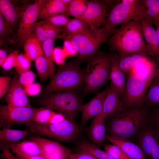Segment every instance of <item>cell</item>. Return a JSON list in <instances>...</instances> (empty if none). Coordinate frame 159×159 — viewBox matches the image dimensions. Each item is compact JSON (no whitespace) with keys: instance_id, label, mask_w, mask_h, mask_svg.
Instances as JSON below:
<instances>
[{"instance_id":"cell-1","label":"cell","mask_w":159,"mask_h":159,"mask_svg":"<svg viewBox=\"0 0 159 159\" xmlns=\"http://www.w3.org/2000/svg\"><path fill=\"white\" fill-rule=\"evenodd\" d=\"M157 68L148 57L137 62L128 72V77L122 97L124 106L138 107L144 101L145 96L154 79Z\"/></svg>"},{"instance_id":"cell-2","label":"cell","mask_w":159,"mask_h":159,"mask_svg":"<svg viewBox=\"0 0 159 159\" xmlns=\"http://www.w3.org/2000/svg\"><path fill=\"white\" fill-rule=\"evenodd\" d=\"M109 41L119 57L138 53L149 54L142 35L140 20H132L122 24L109 37Z\"/></svg>"},{"instance_id":"cell-3","label":"cell","mask_w":159,"mask_h":159,"mask_svg":"<svg viewBox=\"0 0 159 159\" xmlns=\"http://www.w3.org/2000/svg\"><path fill=\"white\" fill-rule=\"evenodd\" d=\"M106 135L127 138L135 136L144 122L145 113L138 107L123 109L111 117Z\"/></svg>"},{"instance_id":"cell-4","label":"cell","mask_w":159,"mask_h":159,"mask_svg":"<svg viewBox=\"0 0 159 159\" xmlns=\"http://www.w3.org/2000/svg\"><path fill=\"white\" fill-rule=\"evenodd\" d=\"M117 29L115 28L106 31L102 27H90L88 30L80 34L72 36L64 35L63 39L71 41L76 50L79 59L90 60L98 53L100 45Z\"/></svg>"},{"instance_id":"cell-5","label":"cell","mask_w":159,"mask_h":159,"mask_svg":"<svg viewBox=\"0 0 159 159\" xmlns=\"http://www.w3.org/2000/svg\"><path fill=\"white\" fill-rule=\"evenodd\" d=\"M84 73L77 62L60 65L50 82L44 88L47 94L78 89L84 84Z\"/></svg>"},{"instance_id":"cell-6","label":"cell","mask_w":159,"mask_h":159,"mask_svg":"<svg viewBox=\"0 0 159 159\" xmlns=\"http://www.w3.org/2000/svg\"><path fill=\"white\" fill-rule=\"evenodd\" d=\"M74 118L69 117L62 122L47 124H37L31 121L26 126L31 132L39 136H44L59 143L69 142L76 140L80 132Z\"/></svg>"},{"instance_id":"cell-7","label":"cell","mask_w":159,"mask_h":159,"mask_svg":"<svg viewBox=\"0 0 159 159\" xmlns=\"http://www.w3.org/2000/svg\"><path fill=\"white\" fill-rule=\"evenodd\" d=\"M148 17L147 9L139 0H123L107 14L106 24L102 27L105 31L112 30L118 25L132 20L141 21Z\"/></svg>"},{"instance_id":"cell-8","label":"cell","mask_w":159,"mask_h":159,"mask_svg":"<svg viewBox=\"0 0 159 159\" xmlns=\"http://www.w3.org/2000/svg\"><path fill=\"white\" fill-rule=\"evenodd\" d=\"M110 65V56L101 52L89 61L84 71L85 93L97 90L109 79Z\"/></svg>"},{"instance_id":"cell-9","label":"cell","mask_w":159,"mask_h":159,"mask_svg":"<svg viewBox=\"0 0 159 159\" xmlns=\"http://www.w3.org/2000/svg\"><path fill=\"white\" fill-rule=\"evenodd\" d=\"M39 101L42 107L56 110L66 117H75L81 112L82 105L78 95L72 90L47 94Z\"/></svg>"},{"instance_id":"cell-10","label":"cell","mask_w":159,"mask_h":159,"mask_svg":"<svg viewBox=\"0 0 159 159\" xmlns=\"http://www.w3.org/2000/svg\"><path fill=\"white\" fill-rule=\"evenodd\" d=\"M36 108L31 106L13 107L1 105L0 107V127L11 128L13 126L26 125L32 121Z\"/></svg>"},{"instance_id":"cell-11","label":"cell","mask_w":159,"mask_h":159,"mask_svg":"<svg viewBox=\"0 0 159 159\" xmlns=\"http://www.w3.org/2000/svg\"><path fill=\"white\" fill-rule=\"evenodd\" d=\"M45 1L38 0L29 4L21 14L17 34L18 46H23L33 32L40 9Z\"/></svg>"},{"instance_id":"cell-12","label":"cell","mask_w":159,"mask_h":159,"mask_svg":"<svg viewBox=\"0 0 159 159\" xmlns=\"http://www.w3.org/2000/svg\"><path fill=\"white\" fill-rule=\"evenodd\" d=\"M137 145L147 159H159V132L151 125L140 133Z\"/></svg>"},{"instance_id":"cell-13","label":"cell","mask_w":159,"mask_h":159,"mask_svg":"<svg viewBox=\"0 0 159 159\" xmlns=\"http://www.w3.org/2000/svg\"><path fill=\"white\" fill-rule=\"evenodd\" d=\"M29 139L39 145L47 159H68L72 153L70 148L51 139L38 136H32Z\"/></svg>"},{"instance_id":"cell-14","label":"cell","mask_w":159,"mask_h":159,"mask_svg":"<svg viewBox=\"0 0 159 159\" xmlns=\"http://www.w3.org/2000/svg\"><path fill=\"white\" fill-rule=\"evenodd\" d=\"M107 15V6L105 3L91 0L89 1L86 11L79 19L90 27H100L106 24Z\"/></svg>"},{"instance_id":"cell-15","label":"cell","mask_w":159,"mask_h":159,"mask_svg":"<svg viewBox=\"0 0 159 159\" xmlns=\"http://www.w3.org/2000/svg\"><path fill=\"white\" fill-rule=\"evenodd\" d=\"M124 106L120 94L110 83L104 101L101 114L105 120L122 111L124 109Z\"/></svg>"},{"instance_id":"cell-16","label":"cell","mask_w":159,"mask_h":159,"mask_svg":"<svg viewBox=\"0 0 159 159\" xmlns=\"http://www.w3.org/2000/svg\"><path fill=\"white\" fill-rule=\"evenodd\" d=\"M108 88L98 94L89 101L82 105L81 122L85 125L90 119L94 118L102 112L104 101Z\"/></svg>"},{"instance_id":"cell-17","label":"cell","mask_w":159,"mask_h":159,"mask_svg":"<svg viewBox=\"0 0 159 159\" xmlns=\"http://www.w3.org/2000/svg\"><path fill=\"white\" fill-rule=\"evenodd\" d=\"M153 18L149 17L140 21L142 33L146 44L149 54L159 56V45Z\"/></svg>"},{"instance_id":"cell-18","label":"cell","mask_w":159,"mask_h":159,"mask_svg":"<svg viewBox=\"0 0 159 159\" xmlns=\"http://www.w3.org/2000/svg\"><path fill=\"white\" fill-rule=\"evenodd\" d=\"M7 105L13 107L31 106L27 95L18 79L12 80L10 88L5 94Z\"/></svg>"},{"instance_id":"cell-19","label":"cell","mask_w":159,"mask_h":159,"mask_svg":"<svg viewBox=\"0 0 159 159\" xmlns=\"http://www.w3.org/2000/svg\"><path fill=\"white\" fill-rule=\"evenodd\" d=\"M110 60L109 79L110 83L118 91L122 98L124 93L126 81L125 73L119 66L118 55L110 56Z\"/></svg>"},{"instance_id":"cell-20","label":"cell","mask_w":159,"mask_h":159,"mask_svg":"<svg viewBox=\"0 0 159 159\" xmlns=\"http://www.w3.org/2000/svg\"><path fill=\"white\" fill-rule=\"evenodd\" d=\"M105 138L119 147L131 159H147L140 147L128 139L106 135Z\"/></svg>"},{"instance_id":"cell-21","label":"cell","mask_w":159,"mask_h":159,"mask_svg":"<svg viewBox=\"0 0 159 159\" xmlns=\"http://www.w3.org/2000/svg\"><path fill=\"white\" fill-rule=\"evenodd\" d=\"M105 119L101 113L93 118L89 127L88 135L91 142L99 146L105 138Z\"/></svg>"},{"instance_id":"cell-22","label":"cell","mask_w":159,"mask_h":159,"mask_svg":"<svg viewBox=\"0 0 159 159\" xmlns=\"http://www.w3.org/2000/svg\"><path fill=\"white\" fill-rule=\"evenodd\" d=\"M66 118L61 113L55 112L49 108L42 107L36 108L32 121L38 124H50L62 122Z\"/></svg>"},{"instance_id":"cell-23","label":"cell","mask_w":159,"mask_h":159,"mask_svg":"<svg viewBox=\"0 0 159 159\" xmlns=\"http://www.w3.org/2000/svg\"><path fill=\"white\" fill-rule=\"evenodd\" d=\"M6 146L12 152H17L29 155L44 157L39 145L35 142L30 139L21 142L9 144Z\"/></svg>"},{"instance_id":"cell-24","label":"cell","mask_w":159,"mask_h":159,"mask_svg":"<svg viewBox=\"0 0 159 159\" xmlns=\"http://www.w3.org/2000/svg\"><path fill=\"white\" fill-rule=\"evenodd\" d=\"M67 6L61 0H45L40 9L38 19H43L54 14L66 13Z\"/></svg>"},{"instance_id":"cell-25","label":"cell","mask_w":159,"mask_h":159,"mask_svg":"<svg viewBox=\"0 0 159 159\" xmlns=\"http://www.w3.org/2000/svg\"><path fill=\"white\" fill-rule=\"evenodd\" d=\"M0 13L12 29L17 24L21 14L11 2L8 0H0Z\"/></svg>"},{"instance_id":"cell-26","label":"cell","mask_w":159,"mask_h":159,"mask_svg":"<svg viewBox=\"0 0 159 159\" xmlns=\"http://www.w3.org/2000/svg\"><path fill=\"white\" fill-rule=\"evenodd\" d=\"M77 152L86 153L97 159H115L105 151L91 141L83 140L79 142L76 146Z\"/></svg>"},{"instance_id":"cell-27","label":"cell","mask_w":159,"mask_h":159,"mask_svg":"<svg viewBox=\"0 0 159 159\" xmlns=\"http://www.w3.org/2000/svg\"><path fill=\"white\" fill-rule=\"evenodd\" d=\"M41 42L33 32L24 43L25 54L31 61L35 60L38 56L44 54Z\"/></svg>"},{"instance_id":"cell-28","label":"cell","mask_w":159,"mask_h":159,"mask_svg":"<svg viewBox=\"0 0 159 159\" xmlns=\"http://www.w3.org/2000/svg\"><path fill=\"white\" fill-rule=\"evenodd\" d=\"M29 134L27 131L11 128H2L0 130V148L10 143L19 142Z\"/></svg>"},{"instance_id":"cell-29","label":"cell","mask_w":159,"mask_h":159,"mask_svg":"<svg viewBox=\"0 0 159 159\" xmlns=\"http://www.w3.org/2000/svg\"><path fill=\"white\" fill-rule=\"evenodd\" d=\"M34 61L40 80L45 82L48 78L52 80L55 75V71L52 69L44 54L37 57Z\"/></svg>"},{"instance_id":"cell-30","label":"cell","mask_w":159,"mask_h":159,"mask_svg":"<svg viewBox=\"0 0 159 159\" xmlns=\"http://www.w3.org/2000/svg\"><path fill=\"white\" fill-rule=\"evenodd\" d=\"M90 28L82 20L75 18L71 19L63 27V30L67 34V36H72L82 33Z\"/></svg>"},{"instance_id":"cell-31","label":"cell","mask_w":159,"mask_h":159,"mask_svg":"<svg viewBox=\"0 0 159 159\" xmlns=\"http://www.w3.org/2000/svg\"><path fill=\"white\" fill-rule=\"evenodd\" d=\"M147 54L138 53L121 57H119V65L125 73H127L138 62L146 57Z\"/></svg>"},{"instance_id":"cell-32","label":"cell","mask_w":159,"mask_h":159,"mask_svg":"<svg viewBox=\"0 0 159 159\" xmlns=\"http://www.w3.org/2000/svg\"><path fill=\"white\" fill-rule=\"evenodd\" d=\"M89 3V1L86 0H72L68 6L65 14L80 19L86 11Z\"/></svg>"},{"instance_id":"cell-33","label":"cell","mask_w":159,"mask_h":159,"mask_svg":"<svg viewBox=\"0 0 159 159\" xmlns=\"http://www.w3.org/2000/svg\"><path fill=\"white\" fill-rule=\"evenodd\" d=\"M153 79L148 88L144 99L150 106L159 105V78Z\"/></svg>"},{"instance_id":"cell-34","label":"cell","mask_w":159,"mask_h":159,"mask_svg":"<svg viewBox=\"0 0 159 159\" xmlns=\"http://www.w3.org/2000/svg\"><path fill=\"white\" fill-rule=\"evenodd\" d=\"M71 19L65 13L58 14L42 19V23L57 27H63Z\"/></svg>"},{"instance_id":"cell-35","label":"cell","mask_w":159,"mask_h":159,"mask_svg":"<svg viewBox=\"0 0 159 159\" xmlns=\"http://www.w3.org/2000/svg\"><path fill=\"white\" fill-rule=\"evenodd\" d=\"M147 9L149 17L159 22V0H139Z\"/></svg>"},{"instance_id":"cell-36","label":"cell","mask_w":159,"mask_h":159,"mask_svg":"<svg viewBox=\"0 0 159 159\" xmlns=\"http://www.w3.org/2000/svg\"><path fill=\"white\" fill-rule=\"evenodd\" d=\"M31 60L25 54H19L14 67L20 74L29 70L31 67Z\"/></svg>"},{"instance_id":"cell-37","label":"cell","mask_w":159,"mask_h":159,"mask_svg":"<svg viewBox=\"0 0 159 159\" xmlns=\"http://www.w3.org/2000/svg\"><path fill=\"white\" fill-rule=\"evenodd\" d=\"M55 39H48L42 42L44 54L52 69L55 71L54 62L52 58V54L54 48Z\"/></svg>"},{"instance_id":"cell-38","label":"cell","mask_w":159,"mask_h":159,"mask_svg":"<svg viewBox=\"0 0 159 159\" xmlns=\"http://www.w3.org/2000/svg\"><path fill=\"white\" fill-rule=\"evenodd\" d=\"M105 151L115 159H131L118 146L114 145L105 144Z\"/></svg>"},{"instance_id":"cell-39","label":"cell","mask_w":159,"mask_h":159,"mask_svg":"<svg viewBox=\"0 0 159 159\" xmlns=\"http://www.w3.org/2000/svg\"><path fill=\"white\" fill-rule=\"evenodd\" d=\"M41 23L48 39H55L60 38L63 39L64 36L61 34L63 32V27H57Z\"/></svg>"},{"instance_id":"cell-40","label":"cell","mask_w":159,"mask_h":159,"mask_svg":"<svg viewBox=\"0 0 159 159\" xmlns=\"http://www.w3.org/2000/svg\"><path fill=\"white\" fill-rule=\"evenodd\" d=\"M12 29L8 24L3 16L0 13V42L14 34Z\"/></svg>"},{"instance_id":"cell-41","label":"cell","mask_w":159,"mask_h":159,"mask_svg":"<svg viewBox=\"0 0 159 159\" xmlns=\"http://www.w3.org/2000/svg\"><path fill=\"white\" fill-rule=\"evenodd\" d=\"M37 76L32 71L29 70L20 74L18 80L24 88L34 82Z\"/></svg>"},{"instance_id":"cell-42","label":"cell","mask_w":159,"mask_h":159,"mask_svg":"<svg viewBox=\"0 0 159 159\" xmlns=\"http://www.w3.org/2000/svg\"><path fill=\"white\" fill-rule=\"evenodd\" d=\"M66 57L63 48L54 47L52 54V58L56 64L60 65L64 64Z\"/></svg>"},{"instance_id":"cell-43","label":"cell","mask_w":159,"mask_h":159,"mask_svg":"<svg viewBox=\"0 0 159 159\" xmlns=\"http://www.w3.org/2000/svg\"><path fill=\"white\" fill-rule=\"evenodd\" d=\"M18 54V51L16 50L10 54L1 66L3 69L8 71L14 67Z\"/></svg>"},{"instance_id":"cell-44","label":"cell","mask_w":159,"mask_h":159,"mask_svg":"<svg viewBox=\"0 0 159 159\" xmlns=\"http://www.w3.org/2000/svg\"><path fill=\"white\" fill-rule=\"evenodd\" d=\"M12 81L10 77L1 76L0 77V98L5 95L10 86Z\"/></svg>"},{"instance_id":"cell-45","label":"cell","mask_w":159,"mask_h":159,"mask_svg":"<svg viewBox=\"0 0 159 159\" xmlns=\"http://www.w3.org/2000/svg\"><path fill=\"white\" fill-rule=\"evenodd\" d=\"M24 90L27 96H34L40 92L42 86L40 84L34 82L25 87Z\"/></svg>"},{"instance_id":"cell-46","label":"cell","mask_w":159,"mask_h":159,"mask_svg":"<svg viewBox=\"0 0 159 159\" xmlns=\"http://www.w3.org/2000/svg\"><path fill=\"white\" fill-rule=\"evenodd\" d=\"M63 49L67 57H72L77 54L76 49L71 41L68 39L64 40Z\"/></svg>"},{"instance_id":"cell-47","label":"cell","mask_w":159,"mask_h":159,"mask_svg":"<svg viewBox=\"0 0 159 159\" xmlns=\"http://www.w3.org/2000/svg\"><path fill=\"white\" fill-rule=\"evenodd\" d=\"M33 32L41 42L48 39L40 21L37 22Z\"/></svg>"},{"instance_id":"cell-48","label":"cell","mask_w":159,"mask_h":159,"mask_svg":"<svg viewBox=\"0 0 159 159\" xmlns=\"http://www.w3.org/2000/svg\"><path fill=\"white\" fill-rule=\"evenodd\" d=\"M150 120L151 125L159 132V106L153 111Z\"/></svg>"},{"instance_id":"cell-49","label":"cell","mask_w":159,"mask_h":159,"mask_svg":"<svg viewBox=\"0 0 159 159\" xmlns=\"http://www.w3.org/2000/svg\"><path fill=\"white\" fill-rule=\"evenodd\" d=\"M69 157L71 159H97L90 154L83 152L72 153Z\"/></svg>"},{"instance_id":"cell-50","label":"cell","mask_w":159,"mask_h":159,"mask_svg":"<svg viewBox=\"0 0 159 159\" xmlns=\"http://www.w3.org/2000/svg\"><path fill=\"white\" fill-rule=\"evenodd\" d=\"M0 148L2 150L1 156L3 158L5 159H19L16 156L13 155L12 152L7 146H3Z\"/></svg>"},{"instance_id":"cell-51","label":"cell","mask_w":159,"mask_h":159,"mask_svg":"<svg viewBox=\"0 0 159 159\" xmlns=\"http://www.w3.org/2000/svg\"><path fill=\"white\" fill-rule=\"evenodd\" d=\"M12 153L18 158L22 159H47L44 157L42 156H31L17 152H14Z\"/></svg>"},{"instance_id":"cell-52","label":"cell","mask_w":159,"mask_h":159,"mask_svg":"<svg viewBox=\"0 0 159 159\" xmlns=\"http://www.w3.org/2000/svg\"><path fill=\"white\" fill-rule=\"evenodd\" d=\"M8 56L6 51L3 49H0V66L3 63Z\"/></svg>"},{"instance_id":"cell-53","label":"cell","mask_w":159,"mask_h":159,"mask_svg":"<svg viewBox=\"0 0 159 159\" xmlns=\"http://www.w3.org/2000/svg\"><path fill=\"white\" fill-rule=\"evenodd\" d=\"M153 24L156 26V30L157 34L158 42L159 45V22L155 19L153 18Z\"/></svg>"},{"instance_id":"cell-54","label":"cell","mask_w":159,"mask_h":159,"mask_svg":"<svg viewBox=\"0 0 159 159\" xmlns=\"http://www.w3.org/2000/svg\"><path fill=\"white\" fill-rule=\"evenodd\" d=\"M62 2L68 6L71 2L72 0H61Z\"/></svg>"},{"instance_id":"cell-55","label":"cell","mask_w":159,"mask_h":159,"mask_svg":"<svg viewBox=\"0 0 159 159\" xmlns=\"http://www.w3.org/2000/svg\"><path fill=\"white\" fill-rule=\"evenodd\" d=\"M159 78V67L156 69L154 78Z\"/></svg>"},{"instance_id":"cell-56","label":"cell","mask_w":159,"mask_h":159,"mask_svg":"<svg viewBox=\"0 0 159 159\" xmlns=\"http://www.w3.org/2000/svg\"><path fill=\"white\" fill-rule=\"evenodd\" d=\"M68 159H71V158H70L69 157V158H68Z\"/></svg>"},{"instance_id":"cell-57","label":"cell","mask_w":159,"mask_h":159,"mask_svg":"<svg viewBox=\"0 0 159 159\" xmlns=\"http://www.w3.org/2000/svg\"><path fill=\"white\" fill-rule=\"evenodd\" d=\"M19 159H21V158H19Z\"/></svg>"}]
</instances>
